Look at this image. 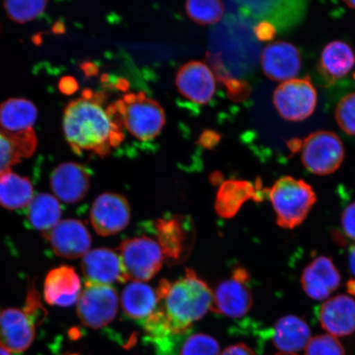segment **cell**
<instances>
[{
    "label": "cell",
    "instance_id": "6da1fadb",
    "mask_svg": "<svg viewBox=\"0 0 355 355\" xmlns=\"http://www.w3.org/2000/svg\"><path fill=\"white\" fill-rule=\"evenodd\" d=\"M103 99L101 94L84 92L82 97L66 106L64 132L74 153L86 150L105 157L123 141L116 108L114 105L105 108Z\"/></svg>",
    "mask_w": 355,
    "mask_h": 355
},
{
    "label": "cell",
    "instance_id": "7a4b0ae2",
    "mask_svg": "<svg viewBox=\"0 0 355 355\" xmlns=\"http://www.w3.org/2000/svg\"><path fill=\"white\" fill-rule=\"evenodd\" d=\"M157 294V307L165 314L173 336L184 334L211 308L213 292L191 269L176 282L162 279Z\"/></svg>",
    "mask_w": 355,
    "mask_h": 355
},
{
    "label": "cell",
    "instance_id": "3957f363",
    "mask_svg": "<svg viewBox=\"0 0 355 355\" xmlns=\"http://www.w3.org/2000/svg\"><path fill=\"white\" fill-rule=\"evenodd\" d=\"M268 198L277 215V225L295 229L307 218L317 202L316 193L303 180L283 176L268 191Z\"/></svg>",
    "mask_w": 355,
    "mask_h": 355
},
{
    "label": "cell",
    "instance_id": "277c9868",
    "mask_svg": "<svg viewBox=\"0 0 355 355\" xmlns=\"http://www.w3.org/2000/svg\"><path fill=\"white\" fill-rule=\"evenodd\" d=\"M114 106L127 130L140 141L153 140L165 126V110L144 92L128 93Z\"/></svg>",
    "mask_w": 355,
    "mask_h": 355
},
{
    "label": "cell",
    "instance_id": "5b68a950",
    "mask_svg": "<svg viewBox=\"0 0 355 355\" xmlns=\"http://www.w3.org/2000/svg\"><path fill=\"white\" fill-rule=\"evenodd\" d=\"M119 255L125 281L133 282H148L153 278L165 259L158 243L146 236L122 242Z\"/></svg>",
    "mask_w": 355,
    "mask_h": 355
},
{
    "label": "cell",
    "instance_id": "8992f818",
    "mask_svg": "<svg viewBox=\"0 0 355 355\" xmlns=\"http://www.w3.org/2000/svg\"><path fill=\"white\" fill-rule=\"evenodd\" d=\"M344 158L343 143L334 132L318 131L311 133L302 144V162L314 175L332 174L338 170Z\"/></svg>",
    "mask_w": 355,
    "mask_h": 355
},
{
    "label": "cell",
    "instance_id": "52a82bcc",
    "mask_svg": "<svg viewBox=\"0 0 355 355\" xmlns=\"http://www.w3.org/2000/svg\"><path fill=\"white\" fill-rule=\"evenodd\" d=\"M277 112L286 121H303L317 107L318 93L309 78H295L279 84L273 94Z\"/></svg>",
    "mask_w": 355,
    "mask_h": 355
},
{
    "label": "cell",
    "instance_id": "ba28073f",
    "mask_svg": "<svg viewBox=\"0 0 355 355\" xmlns=\"http://www.w3.org/2000/svg\"><path fill=\"white\" fill-rule=\"evenodd\" d=\"M118 305V294L114 288L86 282L78 300V316L84 325L100 329L116 317Z\"/></svg>",
    "mask_w": 355,
    "mask_h": 355
},
{
    "label": "cell",
    "instance_id": "9c48e42d",
    "mask_svg": "<svg viewBox=\"0 0 355 355\" xmlns=\"http://www.w3.org/2000/svg\"><path fill=\"white\" fill-rule=\"evenodd\" d=\"M154 232L164 257L171 263H180L189 256L194 243V229L189 217L173 216L158 219Z\"/></svg>",
    "mask_w": 355,
    "mask_h": 355
},
{
    "label": "cell",
    "instance_id": "30bf717a",
    "mask_svg": "<svg viewBox=\"0 0 355 355\" xmlns=\"http://www.w3.org/2000/svg\"><path fill=\"white\" fill-rule=\"evenodd\" d=\"M250 282V275L246 269H235L232 277L220 283L213 293V312L234 318L245 316L252 305Z\"/></svg>",
    "mask_w": 355,
    "mask_h": 355
},
{
    "label": "cell",
    "instance_id": "8fae6325",
    "mask_svg": "<svg viewBox=\"0 0 355 355\" xmlns=\"http://www.w3.org/2000/svg\"><path fill=\"white\" fill-rule=\"evenodd\" d=\"M130 203L121 194L105 193L92 204L90 218L93 228L101 236L121 232L130 224Z\"/></svg>",
    "mask_w": 355,
    "mask_h": 355
},
{
    "label": "cell",
    "instance_id": "7c38bea8",
    "mask_svg": "<svg viewBox=\"0 0 355 355\" xmlns=\"http://www.w3.org/2000/svg\"><path fill=\"white\" fill-rule=\"evenodd\" d=\"M57 256L76 259L90 250L91 234L82 221L67 219L60 221L54 228L43 234Z\"/></svg>",
    "mask_w": 355,
    "mask_h": 355
},
{
    "label": "cell",
    "instance_id": "4fadbf2b",
    "mask_svg": "<svg viewBox=\"0 0 355 355\" xmlns=\"http://www.w3.org/2000/svg\"><path fill=\"white\" fill-rule=\"evenodd\" d=\"M178 90L186 99L198 105H206L215 95L214 74L202 61H189L178 71L175 78Z\"/></svg>",
    "mask_w": 355,
    "mask_h": 355
},
{
    "label": "cell",
    "instance_id": "5bb4252c",
    "mask_svg": "<svg viewBox=\"0 0 355 355\" xmlns=\"http://www.w3.org/2000/svg\"><path fill=\"white\" fill-rule=\"evenodd\" d=\"M261 67L266 77L285 83L296 78L301 69L300 53L294 44L283 41L270 43L261 54Z\"/></svg>",
    "mask_w": 355,
    "mask_h": 355
},
{
    "label": "cell",
    "instance_id": "9a60e30c",
    "mask_svg": "<svg viewBox=\"0 0 355 355\" xmlns=\"http://www.w3.org/2000/svg\"><path fill=\"white\" fill-rule=\"evenodd\" d=\"M35 325L24 310L4 309L0 312V348L19 353L28 349L35 337Z\"/></svg>",
    "mask_w": 355,
    "mask_h": 355
},
{
    "label": "cell",
    "instance_id": "2e32d148",
    "mask_svg": "<svg viewBox=\"0 0 355 355\" xmlns=\"http://www.w3.org/2000/svg\"><path fill=\"white\" fill-rule=\"evenodd\" d=\"M338 269L330 257L319 256L311 261L304 270L301 285L310 298L322 301L327 300L340 285Z\"/></svg>",
    "mask_w": 355,
    "mask_h": 355
},
{
    "label": "cell",
    "instance_id": "e0dca14e",
    "mask_svg": "<svg viewBox=\"0 0 355 355\" xmlns=\"http://www.w3.org/2000/svg\"><path fill=\"white\" fill-rule=\"evenodd\" d=\"M51 188L62 202H78L85 198L90 188V173L81 164H61L52 173Z\"/></svg>",
    "mask_w": 355,
    "mask_h": 355
},
{
    "label": "cell",
    "instance_id": "ac0fdd59",
    "mask_svg": "<svg viewBox=\"0 0 355 355\" xmlns=\"http://www.w3.org/2000/svg\"><path fill=\"white\" fill-rule=\"evenodd\" d=\"M82 268L87 283L111 286L115 282H126L121 257L108 248L89 251L83 257Z\"/></svg>",
    "mask_w": 355,
    "mask_h": 355
},
{
    "label": "cell",
    "instance_id": "d6986e66",
    "mask_svg": "<svg viewBox=\"0 0 355 355\" xmlns=\"http://www.w3.org/2000/svg\"><path fill=\"white\" fill-rule=\"evenodd\" d=\"M319 322L328 334L345 337L355 331V300L340 295L327 300L318 312Z\"/></svg>",
    "mask_w": 355,
    "mask_h": 355
},
{
    "label": "cell",
    "instance_id": "ffe728a7",
    "mask_svg": "<svg viewBox=\"0 0 355 355\" xmlns=\"http://www.w3.org/2000/svg\"><path fill=\"white\" fill-rule=\"evenodd\" d=\"M81 282L72 266H61L48 273L44 284V296L47 304L69 307L79 299Z\"/></svg>",
    "mask_w": 355,
    "mask_h": 355
},
{
    "label": "cell",
    "instance_id": "44dd1931",
    "mask_svg": "<svg viewBox=\"0 0 355 355\" xmlns=\"http://www.w3.org/2000/svg\"><path fill=\"white\" fill-rule=\"evenodd\" d=\"M261 191L250 182L243 180L225 181L217 193L216 211L224 218H230L237 214L241 208L250 200L261 201Z\"/></svg>",
    "mask_w": 355,
    "mask_h": 355
},
{
    "label": "cell",
    "instance_id": "7402d4cb",
    "mask_svg": "<svg viewBox=\"0 0 355 355\" xmlns=\"http://www.w3.org/2000/svg\"><path fill=\"white\" fill-rule=\"evenodd\" d=\"M311 330L307 322L295 315L279 318L274 327L273 343L279 353L296 354L309 343Z\"/></svg>",
    "mask_w": 355,
    "mask_h": 355
},
{
    "label": "cell",
    "instance_id": "603a6c76",
    "mask_svg": "<svg viewBox=\"0 0 355 355\" xmlns=\"http://www.w3.org/2000/svg\"><path fill=\"white\" fill-rule=\"evenodd\" d=\"M37 139L33 130L10 133L0 130V175L11 171V167L22 159L28 158L37 148Z\"/></svg>",
    "mask_w": 355,
    "mask_h": 355
},
{
    "label": "cell",
    "instance_id": "cb8c5ba5",
    "mask_svg": "<svg viewBox=\"0 0 355 355\" xmlns=\"http://www.w3.org/2000/svg\"><path fill=\"white\" fill-rule=\"evenodd\" d=\"M38 111L32 101L24 98L8 99L0 105V126L10 133L33 130Z\"/></svg>",
    "mask_w": 355,
    "mask_h": 355
},
{
    "label": "cell",
    "instance_id": "d4e9b609",
    "mask_svg": "<svg viewBox=\"0 0 355 355\" xmlns=\"http://www.w3.org/2000/svg\"><path fill=\"white\" fill-rule=\"evenodd\" d=\"M121 304L128 317L144 322L157 309L158 296L157 292L146 284L133 282L124 288Z\"/></svg>",
    "mask_w": 355,
    "mask_h": 355
},
{
    "label": "cell",
    "instance_id": "484cf974",
    "mask_svg": "<svg viewBox=\"0 0 355 355\" xmlns=\"http://www.w3.org/2000/svg\"><path fill=\"white\" fill-rule=\"evenodd\" d=\"M33 185L28 178L10 171L0 175V206L16 211L29 206L33 199Z\"/></svg>",
    "mask_w": 355,
    "mask_h": 355
},
{
    "label": "cell",
    "instance_id": "4316f807",
    "mask_svg": "<svg viewBox=\"0 0 355 355\" xmlns=\"http://www.w3.org/2000/svg\"><path fill=\"white\" fill-rule=\"evenodd\" d=\"M355 64L352 48L344 42L334 41L323 49L320 59L322 73L330 79L343 78Z\"/></svg>",
    "mask_w": 355,
    "mask_h": 355
},
{
    "label": "cell",
    "instance_id": "83f0119b",
    "mask_svg": "<svg viewBox=\"0 0 355 355\" xmlns=\"http://www.w3.org/2000/svg\"><path fill=\"white\" fill-rule=\"evenodd\" d=\"M62 215L61 206L58 200L48 193H39L29 204L26 219L35 230L44 234L59 223Z\"/></svg>",
    "mask_w": 355,
    "mask_h": 355
},
{
    "label": "cell",
    "instance_id": "f1b7e54d",
    "mask_svg": "<svg viewBox=\"0 0 355 355\" xmlns=\"http://www.w3.org/2000/svg\"><path fill=\"white\" fill-rule=\"evenodd\" d=\"M185 10L190 19L197 24L210 25L223 17L225 6L218 0H190L185 3Z\"/></svg>",
    "mask_w": 355,
    "mask_h": 355
},
{
    "label": "cell",
    "instance_id": "f546056e",
    "mask_svg": "<svg viewBox=\"0 0 355 355\" xmlns=\"http://www.w3.org/2000/svg\"><path fill=\"white\" fill-rule=\"evenodd\" d=\"M186 333V332H185ZM184 334L180 335V345L179 355H220V345L213 337L201 334H193L182 338Z\"/></svg>",
    "mask_w": 355,
    "mask_h": 355
},
{
    "label": "cell",
    "instance_id": "4dcf8cb0",
    "mask_svg": "<svg viewBox=\"0 0 355 355\" xmlns=\"http://www.w3.org/2000/svg\"><path fill=\"white\" fill-rule=\"evenodd\" d=\"M47 3V1H39V0L37 1L12 0V1L4 2L3 7L10 19L19 24H25L42 15L46 10Z\"/></svg>",
    "mask_w": 355,
    "mask_h": 355
},
{
    "label": "cell",
    "instance_id": "1f68e13d",
    "mask_svg": "<svg viewBox=\"0 0 355 355\" xmlns=\"http://www.w3.org/2000/svg\"><path fill=\"white\" fill-rule=\"evenodd\" d=\"M304 349L305 355H345L340 340L329 334L313 337Z\"/></svg>",
    "mask_w": 355,
    "mask_h": 355
},
{
    "label": "cell",
    "instance_id": "d6a6232c",
    "mask_svg": "<svg viewBox=\"0 0 355 355\" xmlns=\"http://www.w3.org/2000/svg\"><path fill=\"white\" fill-rule=\"evenodd\" d=\"M336 119L341 130L355 136V92L340 100L336 110Z\"/></svg>",
    "mask_w": 355,
    "mask_h": 355
},
{
    "label": "cell",
    "instance_id": "836d02e7",
    "mask_svg": "<svg viewBox=\"0 0 355 355\" xmlns=\"http://www.w3.org/2000/svg\"><path fill=\"white\" fill-rule=\"evenodd\" d=\"M24 311L35 324L42 322L46 318V310L43 308L38 292L34 286L29 288Z\"/></svg>",
    "mask_w": 355,
    "mask_h": 355
},
{
    "label": "cell",
    "instance_id": "e575fe53",
    "mask_svg": "<svg viewBox=\"0 0 355 355\" xmlns=\"http://www.w3.org/2000/svg\"><path fill=\"white\" fill-rule=\"evenodd\" d=\"M341 225L346 236L355 241V202L345 207L341 216Z\"/></svg>",
    "mask_w": 355,
    "mask_h": 355
},
{
    "label": "cell",
    "instance_id": "d590c367",
    "mask_svg": "<svg viewBox=\"0 0 355 355\" xmlns=\"http://www.w3.org/2000/svg\"><path fill=\"white\" fill-rule=\"evenodd\" d=\"M220 355H257L254 350L244 344H238L226 348Z\"/></svg>",
    "mask_w": 355,
    "mask_h": 355
},
{
    "label": "cell",
    "instance_id": "8d00e7d4",
    "mask_svg": "<svg viewBox=\"0 0 355 355\" xmlns=\"http://www.w3.org/2000/svg\"><path fill=\"white\" fill-rule=\"evenodd\" d=\"M60 87L62 92L66 94H70L77 90L78 83L73 78H66L62 80Z\"/></svg>",
    "mask_w": 355,
    "mask_h": 355
},
{
    "label": "cell",
    "instance_id": "74e56055",
    "mask_svg": "<svg viewBox=\"0 0 355 355\" xmlns=\"http://www.w3.org/2000/svg\"><path fill=\"white\" fill-rule=\"evenodd\" d=\"M348 260L350 272L355 277V244L349 248Z\"/></svg>",
    "mask_w": 355,
    "mask_h": 355
},
{
    "label": "cell",
    "instance_id": "f35d334b",
    "mask_svg": "<svg viewBox=\"0 0 355 355\" xmlns=\"http://www.w3.org/2000/svg\"><path fill=\"white\" fill-rule=\"evenodd\" d=\"M345 3L347 4L349 8H355V1H346Z\"/></svg>",
    "mask_w": 355,
    "mask_h": 355
},
{
    "label": "cell",
    "instance_id": "ab89813d",
    "mask_svg": "<svg viewBox=\"0 0 355 355\" xmlns=\"http://www.w3.org/2000/svg\"><path fill=\"white\" fill-rule=\"evenodd\" d=\"M0 355H10L7 350L0 348Z\"/></svg>",
    "mask_w": 355,
    "mask_h": 355
},
{
    "label": "cell",
    "instance_id": "60d3db41",
    "mask_svg": "<svg viewBox=\"0 0 355 355\" xmlns=\"http://www.w3.org/2000/svg\"><path fill=\"white\" fill-rule=\"evenodd\" d=\"M276 355H297L296 354H285V353H279Z\"/></svg>",
    "mask_w": 355,
    "mask_h": 355
},
{
    "label": "cell",
    "instance_id": "b9f144b4",
    "mask_svg": "<svg viewBox=\"0 0 355 355\" xmlns=\"http://www.w3.org/2000/svg\"><path fill=\"white\" fill-rule=\"evenodd\" d=\"M70 355H78V354H70Z\"/></svg>",
    "mask_w": 355,
    "mask_h": 355
}]
</instances>
